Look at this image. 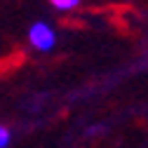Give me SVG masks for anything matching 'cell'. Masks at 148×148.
Wrapping results in <instances>:
<instances>
[{"label": "cell", "instance_id": "cell-1", "mask_svg": "<svg viewBox=\"0 0 148 148\" xmlns=\"http://www.w3.org/2000/svg\"><path fill=\"white\" fill-rule=\"evenodd\" d=\"M28 42L38 52H52L54 45H57V33L47 21H35L28 28Z\"/></svg>", "mask_w": 148, "mask_h": 148}, {"label": "cell", "instance_id": "cell-3", "mask_svg": "<svg viewBox=\"0 0 148 148\" xmlns=\"http://www.w3.org/2000/svg\"><path fill=\"white\" fill-rule=\"evenodd\" d=\"M12 141V132L5 127V125H0V148H7Z\"/></svg>", "mask_w": 148, "mask_h": 148}, {"label": "cell", "instance_id": "cell-2", "mask_svg": "<svg viewBox=\"0 0 148 148\" xmlns=\"http://www.w3.org/2000/svg\"><path fill=\"white\" fill-rule=\"evenodd\" d=\"M49 5L54 10H59V12H71V10H75L80 5V0H49Z\"/></svg>", "mask_w": 148, "mask_h": 148}]
</instances>
